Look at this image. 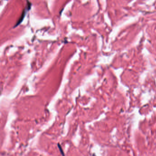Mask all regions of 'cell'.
<instances>
[{
  "mask_svg": "<svg viewBox=\"0 0 156 156\" xmlns=\"http://www.w3.org/2000/svg\"><path fill=\"white\" fill-rule=\"evenodd\" d=\"M58 146L59 149H60V151H61V153H62V155L63 156H64V153L63 151L62 150V147H61V146H60V144H58Z\"/></svg>",
  "mask_w": 156,
  "mask_h": 156,
  "instance_id": "6da1fadb",
  "label": "cell"
}]
</instances>
